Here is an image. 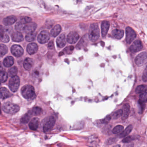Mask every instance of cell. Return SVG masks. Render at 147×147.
<instances>
[{
	"mask_svg": "<svg viewBox=\"0 0 147 147\" xmlns=\"http://www.w3.org/2000/svg\"><path fill=\"white\" fill-rule=\"evenodd\" d=\"M21 92L23 97L27 100H33L36 97L34 88L31 85H26L23 86Z\"/></svg>",
	"mask_w": 147,
	"mask_h": 147,
	"instance_id": "obj_1",
	"label": "cell"
},
{
	"mask_svg": "<svg viewBox=\"0 0 147 147\" xmlns=\"http://www.w3.org/2000/svg\"><path fill=\"white\" fill-rule=\"evenodd\" d=\"M100 31L99 26L97 23L92 24L89 30V38L92 42H96L99 39Z\"/></svg>",
	"mask_w": 147,
	"mask_h": 147,
	"instance_id": "obj_2",
	"label": "cell"
},
{
	"mask_svg": "<svg viewBox=\"0 0 147 147\" xmlns=\"http://www.w3.org/2000/svg\"><path fill=\"white\" fill-rule=\"evenodd\" d=\"M3 111L8 114H15L19 110V107L10 102L5 103L2 106Z\"/></svg>",
	"mask_w": 147,
	"mask_h": 147,
	"instance_id": "obj_3",
	"label": "cell"
},
{
	"mask_svg": "<svg viewBox=\"0 0 147 147\" xmlns=\"http://www.w3.org/2000/svg\"><path fill=\"white\" fill-rule=\"evenodd\" d=\"M19 84H20V79L19 77L18 76H16L12 77L10 79L8 86H9V88L13 92H16L18 90Z\"/></svg>",
	"mask_w": 147,
	"mask_h": 147,
	"instance_id": "obj_4",
	"label": "cell"
},
{
	"mask_svg": "<svg viewBox=\"0 0 147 147\" xmlns=\"http://www.w3.org/2000/svg\"><path fill=\"white\" fill-rule=\"evenodd\" d=\"M56 120L52 116L48 117L45 122L43 126V131L45 132L50 131L55 125Z\"/></svg>",
	"mask_w": 147,
	"mask_h": 147,
	"instance_id": "obj_5",
	"label": "cell"
},
{
	"mask_svg": "<svg viewBox=\"0 0 147 147\" xmlns=\"http://www.w3.org/2000/svg\"><path fill=\"white\" fill-rule=\"evenodd\" d=\"M126 41L127 44H130L135 39L136 37V34L133 29L131 27H127L126 29Z\"/></svg>",
	"mask_w": 147,
	"mask_h": 147,
	"instance_id": "obj_6",
	"label": "cell"
},
{
	"mask_svg": "<svg viewBox=\"0 0 147 147\" xmlns=\"http://www.w3.org/2000/svg\"><path fill=\"white\" fill-rule=\"evenodd\" d=\"M135 63L138 66H142L147 63V53H141L135 59Z\"/></svg>",
	"mask_w": 147,
	"mask_h": 147,
	"instance_id": "obj_7",
	"label": "cell"
},
{
	"mask_svg": "<svg viewBox=\"0 0 147 147\" xmlns=\"http://www.w3.org/2000/svg\"><path fill=\"white\" fill-rule=\"evenodd\" d=\"M50 39V34L49 31L47 30L42 31L39 34L38 37V41L39 43L41 44L46 43Z\"/></svg>",
	"mask_w": 147,
	"mask_h": 147,
	"instance_id": "obj_8",
	"label": "cell"
},
{
	"mask_svg": "<svg viewBox=\"0 0 147 147\" xmlns=\"http://www.w3.org/2000/svg\"><path fill=\"white\" fill-rule=\"evenodd\" d=\"M11 52L13 55L17 57H19L23 55L24 53L23 48L19 45H14L11 48Z\"/></svg>",
	"mask_w": 147,
	"mask_h": 147,
	"instance_id": "obj_9",
	"label": "cell"
},
{
	"mask_svg": "<svg viewBox=\"0 0 147 147\" xmlns=\"http://www.w3.org/2000/svg\"><path fill=\"white\" fill-rule=\"evenodd\" d=\"M80 38L79 34L76 31H71L68 35L67 41L70 44H74L78 41Z\"/></svg>",
	"mask_w": 147,
	"mask_h": 147,
	"instance_id": "obj_10",
	"label": "cell"
},
{
	"mask_svg": "<svg viewBox=\"0 0 147 147\" xmlns=\"http://www.w3.org/2000/svg\"><path fill=\"white\" fill-rule=\"evenodd\" d=\"M143 48L142 44L140 41L137 40L133 42L130 47L131 51L132 53L138 52L141 51Z\"/></svg>",
	"mask_w": 147,
	"mask_h": 147,
	"instance_id": "obj_11",
	"label": "cell"
},
{
	"mask_svg": "<svg viewBox=\"0 0 147 147\" xmlns=\"http://www.w3.org/2000/svg\"><path fill=\"white\" fill-rule=\"evenodd\" d=\"M67 39L64 34H61L58 37L56 42L58 47L62 48L66 45L67 43Z\"/></svg>",
	"mask_w": 147,
	"mask_h": 147,
	"instance_id": "obj_12",
	"label": "cell"
},
{
	"mask_svg": "<svg viewBox=\"0 0 147 147\" xmlns=\"http://www.w3.org/2000/svg\"><path fill=\"white\" fill-rule=\"evenodd\" d=\"M37 27V24L35 23L31 22L29 23L26 24L25 26L24 32L27 34L34 32Z\"/></svg>",
	"mask_w": 147,
	"mask_h": 147,
	"instance_id": "obj_13",
	"label": "cell"
},
{
	"mask_svg": "<svg viewBox=\"0 0 147 147\" xmlns=\"http://www.w3.org/2000/svg\"><path fill=\"white\" fill-rule=\"evenodd\" d=\"M38 50V45L35 43H30L27 46V51L29 55L35 54L37 52Z\"/></svg>",
	"mask_w": 147,
	"mask_h": 147,
	"instance_id": "obj_14",
	"label": "cell"
},
{
	"mask_svg": "<svg viewBox=\"0 0 147 147\" xmlns=\"http://www.w3.org/2000/svg\"><path fill=\"white\" fill-rule=\"evenodd\" d=\"M17 19L15 16H11L5 18L3 20V23L6 26H10L16 23Z\"/></svg>",
	"mask_w": 147,
	"mask_h": 147,
	"instance_id": "obj_15",
	"label": "cell"
},
{
	"mask_svg": "<svg viewBox=\"0 0 147 147\" xmlns=\"http://www.w3.org/2000/svg\"><path fill=\"white\" fill-rule=\"evenodd\" d=\"M11 38L13 41L14 42H20L24 40L23 36L22 33L17 31L13 32L12 34Z\"/></svg>",
	"mask_w": 147,
	"mask_h": 147,
	"instance_id": "obj_16",
	"label": "cell"
},
{
	"mask_svg": "<svg viewBox=\"0 0 147 147\" xmlns=\"http://www.w3.org/2000/svg\"><path fill=\"white\" fill-rule=\"evenodd\" d=\"M130 105L129 104H125L123 106V114L122 116V119L125 120L129 117L130 113Z\"/></svg>",
	"mask_w": 147,
	"mask_h": 147,
	"instance_id": "obj_17",
	"label": "cell"
},
{
	"mask_svg": "<svg viewBox=\"0 0 147 147\" xmlns=\"http://www.w3.org/2000/svg\"><path fill=\"white\" fill-rule=\"evenodd\" d=\"M109 27V22L107 21H104L102 22L101 28H102V36L103 37H105L107 35Z\"/></svg>",
	"mask_w": 147,
	"mask_h": 147,
	"instance_id": "obj_18",
	"label": "cell"
},
{
	"mask_svg": "<svg viewBox=\"0 0 147 147\" xmlns=\"http://www.w3.org/2000/svg\"><path fill=\"white\" fill-rule=\"evenodd\" d=\"M112 37L114 39H120L123 38L124 35V31L118 29H115L112 31Z\"/></svg>",
	"mask_w": 147,
	"mask_h": 147,
	"instance_id": "obj_19",
	"label": "cell"
},
{
	"mask_svg": "<svg viewBox=\"0 0 147 147\" xmlns=\"http://www.w3.org/2000/svg\"><path fill=\"white\" fill-rule=\"evenodd\" d=\"M39 126V120L38 118H34L31 120L29 123V126L32 130H36Z\"/></svg>",
	"mask_w": 147,
	"mask_h": 147,
	"instance_id": "obj_20",
	"label": "cell"
},
{
	"mask_svg": "<svg viewBox=\"0 0 147 147\" xmlns=\"http://www.w3.org/2000/svg\"><path fill=\"white\" fill-rule=\"evenodd\" d=\"M34 63L33 59L30 58H27L25 59L23 66L26 70L30 71Z\"/></svg>",
	"mask_w": 147,
	"mask_h": 147,
	"instance_id": "obj_21",
	"label": "cell"
},
{
	"mask_svg": "<svg viewBox=\"0 0 147 147\" xmlns=\"http://www.w3.org/2000/svg\"><path fill=\"white\" fill-rule=\"evenodd\" d=\"M1 40L4 43H8L10 41V37L7 34H6L2 25L1 26Z\"/></svg>",
	"mask_w": 147,
	"mask_h": 147,
	"instance_id": "obj_22",
	"label": "cell"
},
{
	"mask_svg": "<svg viewBox=\"0 0 147 147\" xmlns=\"http://www.w3.org/2000/svg\"><path fill=\"white\" fill-rule=\"evenodd\" d=\"M12 94L6 88L1 87V98L2 99H5L11 96Z\"/></svg>",
	"mask_w": 147,
	"mask_h": 147,
	"instance_id": "obj_23",
	"label": "cell"
},
{
	"mask_svg": "<svg viewBox=\"0 0 147 147\" xmlns=\"http://www.w3.org/2000/svg\"><path fill=\"white\" fill-rule=\"evenodd\" d=\"M61 31V27L59 25H55L51 31V35L53 37L57 36Z\"/></svg>",
	"mask_w": 147,
	"mask_h": 147,
	"instance_id": "obj_24",
	"label": "cell"
},
{
	"mask_svg": "<svg viewBox=\"0 0 147 147\" xmlns=\"http://www.w3.org/2000/svg\"><path fill=\"white\" fill-rule=\"evenodd\" d=\"M14 62L13 58L11 56H8L3 61V64L5 67H10L13 65Z\"/></svg>",
	"mask_w": 147,
	"mask_h": 147,
	"instance_id": "obj_25",
	"label": "cell"
},
{
	"mask_svg": "<svg viewBox=\"0 0 147 147\" xmlns=\"http://www.w3.org/2000/svg\"><path fill=\"white\" fill-rule=\"evenodd\" d=\"M132 129H133V126L132 125H130L128 126L126 129L123 131L122 132H121L119 136L120 138L125 137L126 136H128L131 132L132 130Z\"/></svg>",
	"mask_w": 147,
	"mask_h": 147,
	"instance_id": "obj_26",
	"label": "cell"
},
{
	"mask_svg": "<svg viewBox=\"0 0 147 147\" xmlns=\"http://www.w3.org/2000/svg\"><path fill=\"white\" fill-rule=\"evenodd\" d=\"M88 42L87 37L86 35L84 36L79 41V43L76 46V48L78 49H80L82 48Z\"/></svg>",
	"mask_w": 147,
	"mask_h": 147,
	"instance_id": "obj_27",
	"label": "cell"
},
{
	"mask_svg": "<svg viewBox=\"0 0 147 147\" xmlns=\"http://www.w3.org/2000/svg\"><path fill=\"white\" fill-rule=\"evenodd\" d=\"M36 35H37L36 32H33L28 33L25 36V40L28 42L33 41L36 38Z\"/></svg>",
	"mask_w": 147,
	"mask_h": 147,
	"instance_id": "obj_28",
	"label": "cell"
},
{
	"mask_svg": "<svg viewBox=\"0 0 147 147\" xmlns=\"http://www.w3.org/2000/svg\"><path fill=\"white\" fill-rule=\"evenodd\" d=\"M25 25V24L23 23L20 21H19L15 25V29L19 32H24Z\"/></svg>",
	"mask_w": 147,
	"mask_h": 147,
	"instance_id": "obj_29",
	"label": "cell"
},
{
	"mask_svg": "<svg viewBox=\"0 0 147 147\" xmlns=\"http://www.w3.org/2000/svg\"><path fill=\"white\" fill-rule=\"evenodd\" d=\"M147 90V86L145 85H141L138 86L136 89V93L137 94H142L146 92Z\"/></svg>",
	"mask_w": 147,
	"mask_h": 147,
	"instance_id": "obj_30",
	"label": "cell"
},
{
	"mask_svg": "<svg viewBox=\"0 0 147 147\" xmlns=\"http://www.w3.org/2000/svg\"><path fill=\"white\" fill-rule=\"evenodd\" d=\"M31 114H31L28 113L23 115L20 120L21 123L23 124H27L30 120Z\"/></svg>",
	"mask_w": 147,
	"mask_h": 147,
	"instance_id": "obj_31",
	"label": "cell"
},
{
	"mask_svg": "<svg viewBox=\"0 0 147 147\" xmlns=\"http://www.w3.org/2000/svg\"><path fill=\"white\" fill-rule=\"evenodd\" d=\"M17 67L14 66V67H11L9 70V71H8L9 76L12 78V77H14V76H17Z\"/></svg>",
	"mask_w": 147,
	"mask_h": 147,
	"instance_id": "obj_32",
	"label": "cell"
},
{
	"mask_svg": "<svg viewBox=\"0 0 147 147\" xmlns=\"http://www.w3.org/2000/svg\"><path fill=\"white\" fill-rule=\"evenodd\" d=\"M42 112V110L41 108L39 107H35L33 108L31 114L33 115L38 116V115H40Z\"/></svg>",
	"mask_w": 147,
	"mask_h": 147,
	"instance_id": "obj_33",
	"label": "cell"
},
{
	"mask_svg": "<svg viewBox=\"0 0 147 147\" xmlns=\"http://www.w3.org/2000/svg\"><path fill=\"white\" fill-rule=\"evenodd\" d=\"M8 51V48L5 45L1 44L0 45V53L1 57H2L7 54Z\"/></svg>",
	"mask_w": 147,
	"mask_h": 147,
	"instance_id": "obj_34",
	"label": "cell"
},
{
	"mask_svg": "<svg viewBox=\"0 0 147 147\" xmlns=\"http://www.w3.org/2000/svg\"><path fill=\"white\" fill-rule=\"evenodd\" d=\"M0 76H1V83L5 82L8 78V74L5 71H1L0 73Z\"/></svg>",
	"mask_w": 147,
	"mask_h": 147,
	"instance_id": "obj_35",
	"label": "cell"
},
{
	"mask_svg": "<svg viewBox=\"0 0 147 147\" xmlns=\"http://www.w3.org/2000/svg\"><path fill=\"white\" fill-rule=\"evenodd\" d=\"M147 102V92H145L140 94L139 96V102L145 103Z\"/></svg>",
	"mask_w": 147,
	"mask_h": 147,
	"instance_id": "obj_36",
	"label": "cell"
},
{
	"mask_svg": "<svg viewBox=\"0 0 147 147\" xmlns=\"http://www.w3.org/2000/svg\"><path fill=\"white\" fill-rule=\"evenodd\" d=\"M124 126H116L113 130V133H114V134H118V133L122 132L124 130Z\"/></svg>",
	"mask_w": 147,
	"mask_h": 147,
	"instance_id": "obj_37",
	"label": "cell"
},
{
	"mask_svg": "<svg viewBox=\"0 0 147 147\" xmlns=\"http://www.w3.org/2000/svg\"><path fill=\"white\" fill-rule=\"evenodd\" d=\"M122 114H123V110H118L113 114L112 118L113 119H117L122 116Z\"/></svg>",
	"mask_w": 147,
	"mask_h": 147,
	"instance_id": "obj_38",
	"label": "cell"
},
{
	"mask_svg": "<svg viewBox=\"0 0 147 147\" xmlns=\"http://www.w3.org/2000/svg\"><path fill=\"white\" fill-rule=\"evenodd\" d=\"M136 137H134L133 136H129L124 138L122 142L124 143H128L130 142L132 140L136 139Z\"/></svg>",
	"mask_w": 147,
	"mask_h": 147,
	"instance_id": "obj_39",
	"label": "cell"
},
{
	"mask_svg": "<svg viewBox=\"0 0 147 147\" xmlns=\"http://www.w3.org/2000/svg\"><path fill=\"white\" fill-rule=\"evenodd\" d=\"M20 21L22 22V23L26 24L31 23V22H32V19L31 18L29 17H24L20 19Z\"/></svg>",
	"mask_w": 147,
	"mask_h": 147,
	"instance_id": "obj_40",
	"label": "cell"
},
{
	"mask_svg": "<svg viewBox=\"0 0 147 147\" xmlns=\"http://www.w3.org/2000/svg\"><path fill=\"white\" fill-rule=\"evenodd\" d=\"M111 117L110 115H108L107 117H105L104 119L102 120H101V122H102V124H108L109 122L110 121V120H111Z\"/></svg>",
	"mask_w": 147,
	"mask_h": 147,
	"instance_id": "obj_41",
	"label": "cell"
},
{
	"mask_svg": "<svg viewBox=\"0 0 147 147\" xmlns=\"http://www.w3.org/2000/svg\"><path fill=\"white\" fill-rule=\"evenodd\" d=\"M142 80L144 82H147V66H146L144 71Z\"/></svg>",
	"mask_w": 147,
	"mask_h": 147,
	"instance_id": "obj_42",
	"label": "cell"
},
{
	"mask_svg": "<svg viewBox=\"0 0 147 147\" xmlns=\"http://www.w3.org/2000/svg\"><path fill=\"white\" fill-rule=\"evenodd\" d=\"M116 139L115 138H110V139H108V141H107V144L110 145V144L114 143Z\"/></svg>",
	"mask_w": 147,
	"mask_h": 147,
	"instance_id": "obj_43",
	"label": "cell"
},
{
	"mask_svg": "<svg viewBox=\"0 0 147 147\" xmlns=\"http://www.w3.org/2000/svg\"><path fill=\"white\" fill-rule=\"evenodd\" d=\"M40 73L39 71L38 70H35L33 72V75L34 77H37L39 75Z\"/></svg>",
	"mask_w": 147,
	"mask_h": 147,
	"instance_id": "obj_44",
	"label": "cell"
},
{
	"mask_svg": "<svg viewBox=\"0 0 147 147\" xmlns=\"http://www.w3.org/2000/svg\"><path fill=\"white\" fill-rule=\"evenodd\" d=\"M48 48L50 50H52L54 48V44L53 41H51L48 45Z\"/></svg>",
	"mask_w": 147,
	"mask_h": 147,
	"instance_id": "obj_45",
	"label": "cell"
},
{
	"mask_svg": "<svg viewBox=\"0 0 147 147\" xmlns=\"http://www.w3.org/2000/svg\"><path fill=\"white\" fill-rule=\"evenodd\" d=\"M133 146L134 145L133 143H130L126 144L124 147H133Z\"/></svg>",
	"mask_w": 147,
	"mask_h": 147,
	"instance_id": "obj_46",
	"label": "cell"
},
{
	"mask_svg": "<svg viewBox=\"0 0 147 147\" xmlns=\"http://www.w3.org/2000/svg\"><path fill=\"white\" fill-rule=\"evenodd\" d=\"M74 49V47L73 46H71L70 47V50H73Z\"/></svg>",
	"mask_w": 147,
	"mask_h": 147,
	"instance_id": "obj_47",
	"label": "cell"
},
{
	"mask_svg": "<svg viewBox=\"0 0 147 147\" xmlns=\"http://www.w3.org/2000/svg\"><path fill=\"white\" fill-rule=\"evenodd\" d=\"M114 147H121L120 145H116L115 146H114Z\"/></svg>",
	"mask_w": 147,
	"mask_h": 147,
	"instance_id": "obj_48",
	"label": "cell"
}]
</instances>
